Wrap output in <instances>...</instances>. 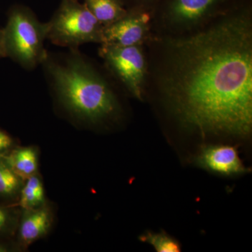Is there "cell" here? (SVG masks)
<instances>
[{"label": "cell", "instance_id": "13", "mask_svg": "<svg viewBox=\"0 0 252 252\" xmlns=\"http://www.w3.org/2000/svg\"><path fill=\"white\" fill-rule=\"evenodd\" d=\"M24 181L11 170L0 156V198L6 200L18 198Z\"/></svg>", "mask_w": 252, "mask_h": 252}, {"label": "cell", "instance_id": "2", "mask_svg": "<svg viewBox=\"0 0 252 252\" xmlns=\"http://www.w3.org/2000/svg\"><path fill=\"white\" fill-rule=\"evenodd\" d=\"M49 69L60 100L76 117L97 123L119 112L117 96L109 83L84 60L51 63Z\"/></svg>", "mask_w": 252, "mask_h": 252}, {"label": "cell", "instance_id": "4", "mask_svg": "<svg viewBox=\"0 0 252 252\" xmlns=\"http://www.w3.org/2000/svg\"><path fill=\"white\" fill-rule=\"evenodd\" d=\"M46 38L47 23L39 22L28 10L15 9L3 31L5 54L23 67H35L47 59Z\"/></svg>", "mask_w": 252, "mask_h": 252}, {"label": "cell", "instance_id": "7", "mask_svg": "<svg viewBox=\"0 0 252 252\" xmlns=\"http://www.w3.org/2000/svg\"><path fill=\"white\" fill-rule=\"evenodd\" d=\"M152 11L127 9L123 17L104 26L101 45L132 46L142 45L152 35Z\"/></svg>", "mask_w": 252, "mask_h": 252}, {"label": "cell", "instance_id": "6", "mask_svg": "<svg viewBox=\"0 0 252 252\" xmlns=\"http://www.w3.org/2000/svg\"><path fill=\"white\" fill-rule=\"evenodd\" d=\"M99 52L109 70L126 90L143 100L148 72L145 44L126 47L102 45Z\"/></svg>", "mask_w": 252, "mask_h": 252}, {"label": "cell", "instance_id": "17", "mask_svg": "<svg viewBox=\"0 0 252 252\" xmlns=\"http://www.w3.org/2000/svg\"><path fill=\"white\" fill-rule=\"evenodd\" d=\"M159 0H130L131 5L128 9H140L146 11H153Z\"/></svg>", "mask_w": 252, "mask_h": 252}, {"label": "cell", "instance_id": "12", "mask_svg": "<svg viewBox=\"0 0 252 252\" xmlns=\"http://www.w3.org/2000/svg\"><path fill=\"white\" fill-rule=\"evenodd\" d=\"M18 199L21 210L36 208L46 203L44 184L39 172L24 181Z\"/></svg>", "mask_w": 252, "mask_h": 252}, {"label": "cell", "instance_id": "18", "mask_svg": "<svg viewBox=\"0 0 252 252\" xmlns=\"http://www.w3.org/2000/svg\"><path fill=\"white\" fill-rule=\"evenodd\" d=\"M5 54L4 39H3V31H0V57L4 56Z\"/></svg>", "mask_w": 252, "mask_h": 252}, {"label": "cell", "instance_id": "1", "mask_svg": "<svg viewBox=\"0 0 252 252\" xmlns=\"http://www.w3.org/2000/svg\"><path fill=\"white\" fill-rule=\"evenodd\" d=\"M145 48V91L157 93L177 125L203 136L251 133L250 0H237L193 32L152 34Z\"/></svg>", "mask_w": 252, "mask_h": 252}, {"label": "cell", "instance_id": "16", "mask_svg": "<svg viewBox=\"0 0 252 252\" xmlns=\"http://www.w3.org/2000/svg\"><path fill=\"white\" fill-rule=\"evenodd\" d=\"M14 140L5 131L0 129V156L7 153L14 148Z\"/></svg>", "mask_w": 252, "mask_h": 252}, {"label": "cell", "instance_id": "5", "mask_svg": "<svg viewBox=\"0 0 252 252\" xmlns=\"http://www.w3.org/2000/svg\"><path fill=\"white\" fill-rule=\"evenodd\" d=\"M103 27L85 4L77 0H63L57 13L47 23V38L63 46L101 44Z\"/></svg>", "mask_w": 252, "mask_h": 252}, {"label": "cell", "instance_id": "9", "mask_svg": "<svg viewBox=\"0 0 252 252\" xmlns=\"http://www.w3.org/2000/svg\"><path fill=\"white\" fill-rule=\"evenodd\" d=\"M198 161L209 170L222 175H238L248 170L240 160L237 149L231 146L205 147L199 156Z\"/></svg>", "mask_w": 252, "mask_h": 252}, {"label": "cell", "instance_id": "8", "mask_svg": "<svg viewBox=\"0 0 252 252\" xmlns=\"http://www.w3.org/2000/svg\"><path fill=\"white\" fill-rule=\"evenodd\" d=\"M53 222L52 209L46 203L36 208L21 210L16 230L18 246L23 250L44 238L51 230Z\"/></svg>", "mask_w": 252, "mask_h": 252}, {"label": "cell", "instance_id": "3", "mask_svg": "<svg viewBox=\"0 0 252 252\" xmlns=\"http://www.w3.org/2000/svg\"><path fill=\"white\" fill-rule=\"evenodd\" d=\"M237 0H159L152 13V34L181 36L193 32Z\"/></svg>", "mask_w": 252, "mask_h": 252}, {"label": "cell", "instance_id": "15", "mask_svg": "<svg viewBox=\"0 0 252 252\" xmlns=\"http://www.w3.org/2000/svg\"><path fill=\"white\" fill-rule=\"evenodd\" d=\"M21 212L12 207L0 205V235H11L16 233Z\"/></svg>", "mask_w": 252, "mask_h": 252}, {"label": "cell", "instance_id": "14", "mask_svg": "<svg viewBox=\"0 0 252 252\" xmlns=\"http://www.w3.org/2000/svg\"><path fill=\"white\" fill-rule=\"evenodd\" d=\"M140 240L152 245L158 252H181L180 244L175 239L164 233L158 234L148 233L140 237Z\"/></svg>", "mask_w": 252, "mask_h": 252}, {"label": "cell", "instance_id": "19", "mask_svg": "<svg viewBox=\"0 0 252 252\" xmlns=\"http://www.w3.org/2000/svg\"><path fill=\"white\" fill-rule=\"evenodd\" d=\"M12 251V248H10L9 245L4 243H0V252H8Z\"/></svg>", "mask_w": 252, "mask_h": 252}, {"label": "cell", "instance_id": "10", "mask_svg": "<svg viewBox=\"0 0 252 252\" xmlns=\"http://www.w3.org/2000/svg\"><path fill=\"white\" fill-rule=\"evenodd\" d=\"M1 157L11 170L23 180L38 173L39 150L36 147L12 148Z\"/></svg>", "mask_w": 252, "mask_h": 252}, {"label": "cell", "instance_id": "11", "mask_svg": "<svg viewBox=\"0 0 252 252\" xmlns=\"http://www.w3.org/2000/svg\"><path fill=\"white\" fill-rule=\"evenodd\" d=\"M84 4L103 26L115 22L127 11L124 0H84Z\"/></svg>", "mask_w": 252, "mask_h": 252}]
</instances>
